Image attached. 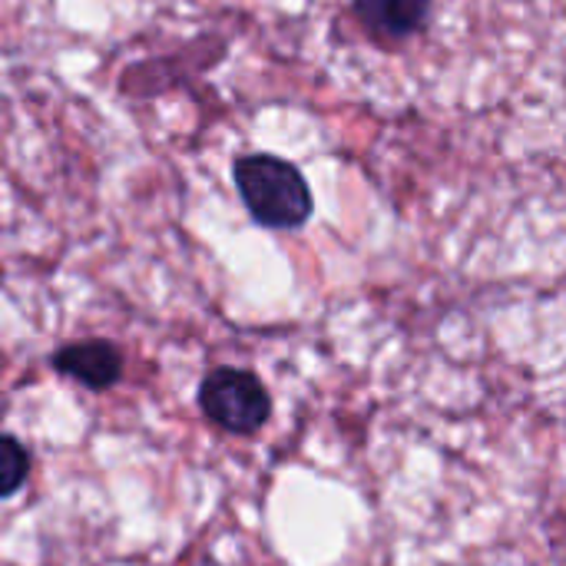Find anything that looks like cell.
<instances>
[{"mask_svg": "<svg viewBox=\"0 0 566 566\" xmlns=\"http://www.w3.org/2000/svg\"><path fill=\"white\" fill-rule=\"evenodd\" d=\"M3 464H7V474H3L0 491H3L7 497H13V494L20 491L27 471H30V454H27V448H23L13 434L3 438Z\"/></svg>", "mask_w": 566, "mask_h": 566, "instance_id": "cell-5", "label": "cell"}, {"mask_svg": "<svg viewBox=\"0 0 566 566\" xmlns=\"http://www.w3.org/2000/svg\"><path fill=\"white\" fill-rule=\"evenodd\" d=\"M50 365L63 375L80 381L90 391H106L119 381L123 375V352L113 342L103 338H86V342H70L63 345Z\"/></svg>", "mask_w": 566, "mask_h": 566, "instance_id": "cell-3", "label": "cell"}, {"mask_svg": "<svg viewBox=\"0 0 566 566\" xmlns=\"http://www.w3.org/2000/svg\"><path fill=\"white\" fill-rule=\"evenodd\" d=\"M431 0H355L358 20L385 40H408L428 20Z\"/></svg>", "mask_w": 566, "mask_h": 566, "instance_id": "cell-4", "label": "cell"}, {"mask_svg": "<svg viewBox=\"0 0 566 566\" xmlns=\"http://www.w3.org/2000/svg\"><path fill=\"white\" fill-rule=\"evenodd\" d=\"M199 405L209 421L232 434H255L272 415V398L255 371L245 368H216L199 385Z\"/></svg>", "mask_w": 566, "mask_h": 566, "instance_id": "cell-2", "label": "cell"}, {"mask_svg": "<svg viewBox=\"0 0 566 566\" xmlns=\"http://www.w3.org/2000/svg\"><path fill=\"white\" fill-rule=\"evenodd\" d=\"M249 216L265 229H298L312 219L315 199L298 166L272 153H249L232 166Z\"/></svg>", "mask_w": 566, "mask_h": 566, "instance_id": "cell-1", "label": "cell"}]
</instances>
